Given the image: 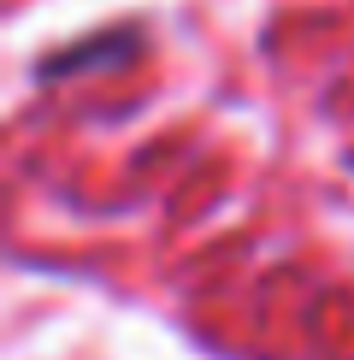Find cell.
<instances>
[{
	"label": "cell",
	"mask_w": 354,
	"mask_h": 360,
	"mask_svg": "<svg viewBox=\"0 0 354 360\" xmlns=\"http://www.w3.org/2000/svg\"><path fill=\"white\" fill-rule=\"evenodd\" d=\"M130 48H136V30H118L112 41H88V48H71V53L48 59V65H41V77H65V71L88 65V59H107V53H130Z\"/></svg>",
	"instance_id": "1"
}]
</instances>
